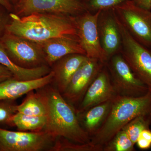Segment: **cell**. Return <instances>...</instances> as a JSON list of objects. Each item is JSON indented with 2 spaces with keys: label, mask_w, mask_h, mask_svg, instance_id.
<instances>
[{
  "label": "cell",
  "mask_w": 151,
  "mask_h": 151,
  "mask_svg": "<svg viewBox=\"0 0 151 151\" xmlns=\"http://www.w3.org/2000/svg\"><path fill=\"white\" fill-rule=\"evenodd\" d=\"M9 1L10 2H13L14 4H15V5H16L17 4L19 1L20 0H9Z\"/></svg>",
  "instance_id": "32"
},
{
  "label": "cell",
  "mask_w": 151,
  "mask_h": 151,
  "mask_svg": "<svg viewBox=\"0 0 151 151\" xmlns=\"http://www.w3.org/2000/svg\"><path fill=\"white\" fill-rule=\"evenodd\" d=\"M127 0H84L87 11L92 13L106 10L115 7Z\"/></svg>",
  "instance_id": "25"
},
{
  "label": "cell",
  "mask_w": 151,
  "mask_h": 151,
  "mask_svg": "<svg viewBox=\"0 0 151 151\" xmlns=\"http://www.w3.org/2000/svg\"><path fill=\"white\" fill-rule=\"evenodd\" d=\"M134 145L127 133L122 129L103 147V151H134Z\"/></svg>",
  "instance_id": "23"
},
{
  "label": "cell",
  "mask_w": 151,
  "mask_h": 151,
  "mask_svg": "<svg viewBox=\"0 0 151 151\" xmlns=\"http://www.w3.org/2000/svg\"><path fill=\"white\" fill-rule=\"evenodd\" d=\"M139 6L150 10L151 0H132Z\"/></svg>",
  "instance_id": "29"
},
{
  "label": "cell",
  "mask_w": 151,
  "mask_h": 151,
  "mask_svg": "<svg viewBox=\"0 0 151 151\" xmlns=\"http://www.w3.org/2000/svg\"><path fill=\"white\" fill-rule=\"evenodd\" d=\"M140 136L151 142V131L150 129L143 130Z\"/></svg>",
  "instance_id": "31"
},
{
  "label": "cell",
  "mask_w": 151,
  "mask_h": 151,
  "mask_svg": "<svg viewBox=\"0 0 151 151\" xmlns=\"http://www.w3.org/2000/svg\"><path fill=\"white\" fill-rule=\"evenodd\" d=\"M57 138L45 131L15 132L0 127V151H51Z\"/></svg>",
  "instance_id": "8"
},
{
  "label": "cell",
  "mask_w": 151,
  "mask_h": 151,
  "mask_svg": "<svg viewBox=\"0 0 151 151\" xmlns=\"http://www.w3.org/2000/svg\"><path fill=\"white\" fill-rule=\"evenodd\" d=\"M141 116L151 117V91L139 97L116 95L112 100L111 109L105 122L91 138L90 142L103 149L127 124Z\"/></svg>",
  "instance_id": "3"
},
{
  "label": "cell",
  "mask_w": 151,
  "mask_h": 151,
  "mask_svg": "<svg viewBox=\"0 0 151 151\" xmlns=\"http://www.w3.org/2000/svg\"><path fill=\"white\" fill-rule=\"evenodd\" d=\"M17 112L29 116H47L46 103L38 90H33L26 94L24 100L18 105Z\"/></svg>",
  "instance_id": "19"
},
{
  "label": "cell",
  "mask_w": 151,
  "mask_h": 151,
  "mask_svg": "<svg viewBox=\"0 0 151 151\" xmlns=\"http://www.w3.org/2000/svg\"><path fill=\"white\" fill-rule=\"evenodd\" d=\"M150 10H151V5H150Z\"/></svg>",
  "instance_id": "33"
},
{
  "label": "cell",
  "mask_w": 151,
  "mask_h": 151,
  "mask_svg": "<svg viewBox=\"0 0 151 151\" xmlns=\"http://www.w3.org/2000/svg\"><path fill=\"white\" fill-rule=\"evenodd\" d=\"M87 58L85 55L70 54L57 60L51 67L54 76L50 84L62 94L76 70Z\"/></svg>",
  "instance_id": "15"
},
{
  "label": "cell",
  "mask_w": 151,
  "mask_h": 151,
  "mask_svg": "<svg viewBox=\"0 0 151 151\" xmlns=\"http://www.w3.org/2000/svg\"><path fill=\"white\" fill-rule=\"evenodd\" d=\"M0 5L9 12H12L13 11L14 9L12 4L9 0H0Z\"/></svg>",
  "instance_id": "30"
},
{
  "label": "cell",
  "mask_w": 151,
  "mask_h": 151,
  "mask_svg": "<svg viewBox=\"0 0 151 151\" xmlns=\"http://www.w3.org/2000/svg\"><path fill=\"white\" fill-rule=\"evenodd\" d=\"M47 121L46 116H32L17 112L12 119V127L22 132L44 131Z\"/></svg>",
  "instance_id": "20"
},
{
  "label": "cell",
  "mask_w": 151,
  "mask_h": 151,
  "mask_svg": "<svg viewBox=\"0 0 151 151\" xmlns=\"http://www.w3.org/2000/svg\"><path fill=\"white\" fill-rule=\"evenodd\" d=\"M9 16L6 32L35 42L62 36H77L76 17L34 13L21 17L13 12Z\"/></svg>",
  "instance_id": "1"
},
{
  "label": "cell",
  "mask_w": 151,
  "mask_h": 151,
  "mask_svg": "<svg viewBox=\"0 0 151 151\" xmlns=\"http://www.w3.org/2000/svg\"><path fill=\"white\" fill-rule=\"evenodd\" d=\"M124 27L136 40L151 48V12L127 0L112 9Z\"/></svg>",
  "instance_id": "5"
},
{
  "label": "cell",
  "mask_w": 151,
  "mask_h": 151,
  "mask_svg": "<svg viewBox=\"0 0 151 151\" xmlns=\"http://www.w3.org/2000/svg\"><path fill=\"white\" fill-rule=\"evenodd\" d=\"M9 21V16L0 11V39L6 32V28Z\"/></svg>",
  "instance_id": "26"
},
{
  "label": "cell",
  "mask_w": 151,
  "mask_h": 151,
  "mask_svg": "<svg viewBox=\"0 0 151 151\" xmlns=\"http://www.w3.org/2000/svg\"><path fill=\"white\" fill-rule=\"evenodd\" d=\"M105 65L118 95L139 97L149 92L148 87L135 75L120 52L111 56Z\"/></svg>",
  "instance_id": "7"
},
{
  "label": "cell",
  "mask_w": 151,
  "mask_h": 151,
  "mask_svg": "<svg viewBox=\"0 0 151 151\" xmlns=\"http://www.w3.org/2000/svg\"><path fill=\"white\" fill-rule=\"evenodd\" d=\"M116 17L122 37L119 52L135 75L151 91V50L136 40Z\"/></svg>",
  "instance_id": "4"
},
{
  "label": "cell",
  "mask_w": 151,
  "mask_h": 151,
  "mask_svg": "<svg viewBox=\"0 0 151 151\" xmlns=\"http://www.w3.org/2000/svg\"><path fill=\"white\" fill-rule=\"evenodd\" d=\"M14 78L13 74L5 66L0 64V82Z\"/></svg>",
  "instance_id": "27"
},
{
  "label": "cell",
  "mask_w": 151,
  "mask_h": 151,
  "mask_svg": "<svg viewBox=\"0 0 151 151\" xmlns=\"http://www.w3.org/2000/svg\"><path fill=\"white\" fill-rule=\"evenodd\" d=\"M101 11H86L76 17L77 37L88 58L97 60L104 64L109 58L100 42L97 21Z\"/></svg>",
  "instance_id": "10"
},
{
  "label": "cell",
  "mask_w": 151,
  "mask_h": 151,
  "mask_svg": "<svg viewBox=\"0 0 151 151\" xmlns=\"http://www.w3.org/2000/svg\"><path fill=\"white\" fill-rule=\"evenodd\" d=\"M105 65L97 60L87 58L74 73L67 88L61 94L75 110Z\"/></svg>",
  "instance_id": "11"
},
{
  "label": "cell",
  "mask_w": 151,
  "mask_h": 151,
  "mask_svg": "<svg viewBox=\"0 0 151 151\" xmlns=\"http://www.w3.org/2000/svg\"><path fill=\"white\" fill-rule=\"evenodd\" d=\"M37 90L47 108V121L44 131L55 137L64 138L73 142H90V137L79 123L75 109L54 86L49 84Z\"/></svg>",
  "instance_id": "2"
},
{
  "label": "cell",
  "mask_w": 151,
  "mask_h": 151,
  "mask_svg": "<svg viewBox=\"0 0 151 151\" xmlns=\"http://www.w3.org/2000/svg\"><path fill=\"white\" fill-rule=\"evenodd\" d=\"M54 73L50 71L41 78L29 80H19L10 78L0 82V100H16L33 90L50 84L53 80Z\"/></svg>",
  "instance_id": "16"
},
{
  "label": "cell",
  "mask_w": 151,
  "mask_h": 151,
  "mask_svg": "<svg viewBox=\"0 0 151 151\" xmlns=\"http://www.w3.org/2000/svg\"><path fill=\"white\" fill-rule=\"evenodd\" d=\"M0 64L8 68L13 74L14 78L19 80L37 79L50 73L51 68L48 65L28 69L20 67L10 58L2 45L0 42Z\"/></svg>",
  "instance_id": "18"
},
{
  "label": "cell",
  "mask_w": 151,
  "mask_h": 151,
  "mask_svg": "<svg viewBox=\"0 0 151 151\" xmlns=\"http://www.w3.org/2000/svg\"><path fill=\"white\" fill-rule=\"evenodd\" d=\"M106 65L87 89L82 101L75 109L76 115L100 103L113 100L116 95Z\"/></svg>",
  "instance_id": "12"
},
{
  "label": "cell",
  "mask_w": 151,
  "mask_h": 151,
  "mask_svg": "<svg viewBox=\"0 0 151 151\" xmlns=\"http://www.w3.org/2000/svg\"><path fill=\"white\" fill-rule=\"evenodd\" d=\"M51 151H103V148L90 142L79 144L64 138L58 137Z\"/></svg>",
  "instance_id": "22"
},
{
  "label": "cell",
  "mask_w": 151,
  "mask_h": 151,
  "mask_svg": "<svg viewBox=\"0 0 151 151\" xmlns=\"http://www.w3.org/2000/svg\"><path fill=\"white\" fill-rule=\"evenodd\" d=\"M112 100L95 105L77 115L81 127L90 139L99 131L105 122L111 109Z\"/></svg>",
  "instance_id": "17"
},
{
  "label": "cell",
  "mask_w": 151,
  "mask_h": 151,
  "mask_svg": "<svg viewBox=\"0 0 151 151\" xmlns=\"http://www.w3.org/2000/svg\"><path fill=\"white\" fill-rule=\"evenodd\" d=\"M97 27L101 45L109 59L119 52L122 46L121 33L112 9L100 12Z\"/></svg>",
  "instance_id": "13"
},
{
  "label": "cell",
  "mask_w": 151,
  "mask_h": 151,
  "mask_svg": "<svg viewBox=\"0 0 151 151\" xmlns=\"http://www.w3.org/2000/svg\"><path fill=\"white\" fill-rule=\"evenodd\" d=\"M16 100H0V124L12 127V119L17 113Z\"/></svg>",
  "instance_id": "24"
},
{
  "label": "cell",
  "mask_w": 151,
  "mask_h": 151,
  "mask_svg": "<svg viewBox=\"0 0 151 151\" xmlns=\"http://www.w3.org/2000/svg\"><path fill=\"white\" fill-rule=\"evenodd\" d=\"M38 43L43 50L47 63L50 68L57 60L67 55L81 54L86 55L77 36L57 37Z\"/></svg>",
  "instance_id": "14"
},
{
  "label": "cell",
  "mask_w": 151,
  "mask_h": 151,
  "mask_svg": "<svg viewBox=\"0 0 151 151\" xmlns=\"http://www.w3.org/2000/svg\"><path fill=\"white\" fill-rule=\"evenodd\" d=\"M0 42L10 58L20 67L32 69L48 65L38 42L7 32L0 39Z\"/></svg>",
  "instance_id": "6"
},
{
  "label": "cell",
  "mask_w": 151,
  "mask_h": 151,
  "mask_svg": "<svg viewBox=\"0 0 151 151\" xmlns=\"http://www.w3.org/2000/svg\"><path fill=\"white\" fill-rule=\"evenodd\" d=\"M136 144L141 150H148L151 147V142L140 136L138 138Z\"/></svg>",
  "instance_id": "28"
},
{
  "label": "cell",
  "mask_w": 151,
  "mask_h": 151,
  "mask_svg": "<svg viewBox=\"0 0 151 151\" xmlns=\"http://www.w3.org/2000/svg\"><path fill=\"white\" fill-rule=\"evenodd\" d=\"M86 11L84 3L80 0H20L13 12L21 17L34 13L76 17Z\"/></svg>",
  "instance_id": "9"
},
{
  "label": "cell",
  "mask_w": 151,
  "mask_h": 151,
  "mask_svg": "<svg viewBox=\"0 0 151 151\" xmlns=\"http://www.w3.org/2000/svg\"><path fill=\"white\" fill-rule=\"evenodd\" d=\"M151 125V116H141L136 117L122 129L127 133L134 145L143 130L150 129Z\"/></svg>",
  "instance_id": "21"
}]
</instances>
